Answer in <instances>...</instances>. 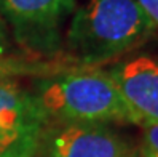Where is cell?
<instances>
[{
    "instance_id": "6da1fadb",
    "label": "cell",
    "mask_w": 158,
    "mask_h": 157,
    "mask_svg": "<svg viewBox=\"0 0 158 157\" xmlns=\"http://www.w3.org/2000/svg\"><path fill=\"white\" fill-rule=\"evenodd\" d=\"M153 29L136 0H88L75 10L67 29L69 59L98 68L141 47Z\"/></svg>"
},
{
    "instance_id": "7a4b0ae2",
    "label": "cell",
    "mask_w": 158,
    "mask_h": 157,
    "mask_svg": "<svg viewBox=\"0 0 158 157\" xmlns=\"http://www.w3.org/2000/svg\"><path fill=\"white\" fill-rule=\"evenodd\" d=\"M48 124L139 120L107 71L77 66L42 77L31 90Z\"/></svg>"
},
{
    "instance_id": "3957f363",
    "label": "cell",
    "mask_w": 158,
    "mask_h": 157,
    "mask_svg": "<svg viewBox=\"0 0 158 157\" xmlns=\"http://www.w3.org/2000/svg\"><path fill=\"white\" fill-rule=\"evenodd\" d=\"M73 10L75 0H0V15L15 42L39 59L61 51V26Z\"/></svg>"
},
{
    "instance_id": "277c9868",
    "label": "cell",
    "mask_w": 158,
    "mask_h": 157,
    "mask_svg": "<svg viewBox=\"0 0 158 157\" xmlns=\"http://www.w3.org/2000/svg\"><path fill=\"white\" fill-rule=\"evenodd\" d=\"M48 120L31 90L0 77V157H35Z\"/></svg>"
},
{
    "instance_id": "5b68a950",
    "label": "cell",
    "mask_w": 158,
    "mask_h": 157,
    "mask_svg": "<svg viewBox=\"0 0 158 157\" xmlns=\"http://www.w3.org/2000/svg\"><path fill=\"white\" fill-rule=\"evenodd\" d=\"M42 147L48 157H134L125 138L99 122L48 124Z\"/></svg>"
},
{
    "instance_id": "8992f818",
    "label": "cell",
    "mask_w": 158,
    "mask_h": 157,
    "mask_svg": "<svg viewBox=\"0 0 158 157\" xmlns=\"http://www.w3.org/2000/svg\"><path fill=\"white\" fill-rule=\"evenodd\" d=\"M107 72L137 117L139 125L158 122V59L137 56L115 64Z\"/></svg>"
},
{
    "instance_id": "52a82bcc",
    "label": "cell",
    "mask_w": 158,
    "mask_h": 157,
    "mask_svg": "<svg viewBox=\"0 0 158 157\" xmlns=\"http://www.w3.org/2000/svg\"><path fill=\"white\" fill-rule=\"evenodd\" d=\"M141 127V157H158V122L145 124Z\"/></svg>"
},
{
    "instance_id": "ba28073f",
    "label": "cell",
    "mask_w": 158,
    "mask_h": 157,
    "mask_svg": "<svg viewBox=\"0 0 158 157\" xmlns=\"http://www.w3.org/2000/svg\"><path fill=\"white\" fill-rule=\"evenodd\" d=\"M136 2L152 21V24L158 27V0H136Z\"/></svg>"
},
{
    "instance_id": "9c48e42d",
    "label": "cell",
    "mask_w": 158,
    "mask_h": 157,
    "mask_svg": "<svg viewBox=\"0 0 158 157\" xmlns=\"http://www.w3.org/2000/svg\"><path fill=\"white\" fill-rule=\"evenodd\" d=\"M10 43H11L10 29H8L6 23L3 21L2 15H0V56H10V55H8Z\"/></svg>"
}]
</instances>
